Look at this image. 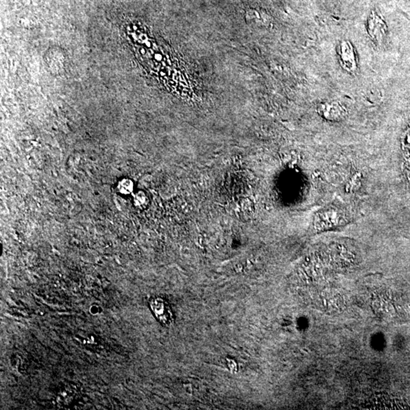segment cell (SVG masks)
Instances as JSON below:
<instances>
[{
    "instance_id": "3957f363",
    "label": "cell",
    "mask_w": 410,
    "mask_h": 410,
    "mask_svg": "<svg viewBox=\"0 0 410 410\" xmlns=\"http://www.w3.org/2000/svg\"><path fill=\"white\" fill-rule=\"evenodd\" d=\"M119 189H120L121 192L123 193V194H129L133 190L132 182L130 180H122V182L120 183Z\"/></svg>"
},
{
    "instance_id": "6da1fadb",
    "label": "cell",
    "mask_w": 410,
    "mask_h": 410,
    "mask_svg": "<svg viewBox=\"0 0 410 410\" xmlns=\"http://www.w3.org/2000/svg\"><path fill=\"white\" fill-rule=\"evenodd\" d=\"M150 308L157 319L165 324H169L173 321L172 312L169 305L160 299H155L150 302Z\"/></svg>"
},
{
    "instance_id": "7a4b0ae2",
    "label": "cell",
    "mask_w": 410,
    "mask_h": 410,
    "mask_svg": "<svg viewBox=\"0 0 410 410\" xmlns=\"http://www.w3.org/2000/svg\"><path fill=\"white\" fill-rule=\"evenodd\" d=\"M246 19L248 24L252 25H266L268 23V16L261 10L256 9L248 10L246 13Z\"/></svg>"
}]
</instances>
